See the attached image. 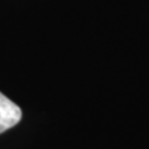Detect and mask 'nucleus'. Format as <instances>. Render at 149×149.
Instances as JSON below:
<instances>
[{
    "instance_id": "1",
    "label": "nucleus",
    "mask_w": 149,
    "mask_h": 149,
    "mask_svg": "<svg viewBox=\"0 0 149 149\" xmlns=\"http://www.w3.org/2000/svg\"><path fill=\"white\" fill-rule=\"evenodd\" d=\"M21 116L20 107L0 92V134L16 125Z\"/></svg>"
}]
</instances>
